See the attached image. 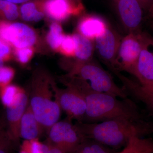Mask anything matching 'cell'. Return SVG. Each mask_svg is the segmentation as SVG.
<instances>
[{
  "mask_svg": "<svg viewBox=\"0 0 153 153\" xmlns=\"http://www.w3.org/2000/svg\"><path fill=\"white\" fill-rule=\"evenodd\" d=\"M63 81L67 87L76 91L85 100L86 111L83 122L98 123L118 117L143 119L137 107L129 99L120 98L96 91L77 76L68 74Z\"/></svg>",
  "mask_w": 153,
  "mask_h": 153,
  "instance_id": "cell-1",
  "label": "cell"
},
{
  "mask_svg": "<svg viewBox=\"0 0 153 153\" xmlns=\"http://www.w3.org/2000/svg\"><path fill=\"white\" fill-rule=\"evenodd\" d=\"M75 125L84 138L106 146H125L133 137L153 132V123L144 119L118 117L98 123L76 122Z\"/></svg>",
  "mask_w": 153,
  "mask_h": 153,
  "instance_id": "cell-2",
  "label": "cell"
},
{
  "mask_svg": "<svg viewBox=\"0 0 153 153\" xmlns=\"http://www.w3.org/2000/svg\"><path fill=\"white\" fill-rule=\"evenodd\" d=\"M51 79L47 74H36L33 79L29 104L37 120L47 131L59 120L61 109L54 97L50 87Z\"/></svg>",
  "mask_w": 153,
  "mask_h": 153,
  "instance_id": "cell-3",
  "label": "cell"
},
{
  "mask_svg": "<svg viewBox=\"0 0 153 153\" xmlns=\"http://www.w3.org/2000/svg\"><path fill=\"white\" fill-rule=\"evenodd\" d=\"M69 75L83 79L96 91L110 94L120 98H127L124 89L119 87L111 75L95 62L77 61L70 69Z\"/></svg>",
  "mask_w": 153,
  "mask_h": 153,
  "instance_id": "cell-4",
  "label": "cell"
},
{
  "mask_svg": "<svg viewBox=\"0 0 153 153\" xmlns=\"http://www.w3.org/2000/svg\"><path fill=\"white\" fill-rule=\"evenodd\" d=\"M47 142L60 148L66 153H74L84 138L71 120L58 121L47 131Z\"/></svg>",
  "mask_w": 153,
  "mask_h": 153,
  "instance_id": "cell-5",
  "label": "cell"
},
{
  "mask_svg": "<svg viewBox=\"0 0 153 153\" xmlns=\"http://www.w3.org/2000/svg\"><path fill=\"white\" fill-rule=\"evenodd\" d=\"M142 49V33H129L122 38L112 72L125 71L132 74Z\"/></svg>",
  "mask_w": 153,
  "mask_h": 153,
  "instance_id": "cell-6",
  "label": "cell"
},
{
  "mask_svg": "<svg viewBox=\"0 0 153 153\" xmlns=\"http://www.w3.org/2000/svg\"><path fill=\"white\" fill-rule=\"evenodd\" d=\"M52 86L55 101L61 110L66 113L67 118L83 122L86 114V105L82 97L71 88L60 89L52 83Z\"/></svg>",
  "mask_w": 153,
  "mask_h": 153,
  "instance_id": "cell-7",
  "label": "cell"
},
{
  "mask_svg": "<svg viewBox=\"0 0 153 153\" xmlns=\"http://www.w3.org/2000/svg\"><path fill=\"white\" fill-rule=\"evenodd\" d=\"M0 39L19 49L32 47L36 43V36L27 25L0 21Z\"/></svg>",
  "mask_w": 153,
  "mask_h": 153,
  "instance_id": "cell-8",
  "label": "cell"
},
{
  "mask_svg": "<svg viewBox=\"0 0 153 153\" xmlns=\"http://www.w3.org/2000/svg\"><path fill=\"white\" fill-rule=\"evenodd\" d=\"M132 75L143 86L153 88V38L142 33V49Z\"/></svg>",
  "mask_w": 153,
  "mask_h": 153,
  "instance_id": "cell-9",
  "label": "cell"
},
{
  "mask_svg": "<svg viewBox=\"0 0 153 153\" xmlns=\"http://www.w3.org/2000/svg\"><path fill=\"white\" fill-rule=\"evenodd\" d=\"M94 40L99 55L112 71L121 38L115 30L107 27L104 33Z\"/></svg>",
  "mask_w": 153,
  "mask_h": 153,
  "instance_id": "cell-10",
  "label": "cell"
},
{
  "mask_svg": "<svg viewBox=\"0 0 153 153\" xmlns=\"http://www.w3.org/2000/svg\"><path fill=\"white\" fill-rule=\"evenodd\" d=\"M115 2L121 20L129 33L140 32L143 10L137 1L117 0Z\"/></svg>",
  "mask_w": 153,
  "mask_h": 153,
  "instance_id": "cell-11",
  "label": "cell"
},
{
  "mask_svg": "<svg viewBox=\"0 0 153 153\" xmlns=\"http://www.w3.org/2000/svg\"><path fill=\"white\" fill-rule=\"evenodd\" d=\"M29 102V95L23 89L15 101L6 108V117L9 134L17 142L20 139L19 128L23 114Z\"/></svg>",
  "mask_w": 153,
  "mask_h": 153,
  "instance_id": "cell-12",
  "label": "cell"
},
{
  "mask_svg": "<svg viewBox=\"0 0 153 153\" xmlns=\"http://www.w3.org/2000/svg\"><path fill=\"white\" fill-rule=\"evenodd\" d=\"M120 79L123 85V88L128 94L144 103L153 111V88L143 86L125 76L119 71L114 72Z\"/></svg>",
  "mask_w": 153,
  "mask_h": 153,
  "instance_id": "cell-13",
  "label": "cell"
},
{
  "mask_svg": "<svg viewBox=\"0 0 153 153\" xmlns=\"http://www.w3.org/2000/svg\"><path fill=\"white\" fill-rule=\"evenodd\" d=\"M44 128L37 120L30 104L23 114L20 125L19 136L24 140L39 139Z\"/></svg>",
  "mask_w": 153,
  "mask_h": 153,
  "instance_id": "cell-14",
  "label": "cell"
},
{
  "mask_svg": "<svg viewBox=\"0 0 153 153\" xmlns=\"http://www.w3.org/2000/svg\"><path fill=\"white\" fill-rule=\"evenodd\" d=\"M78 9L74 8L68 0H47L44 5L45 13L50 19L61 22L68 19Z\"/></svg>",
  "mask_w": 153,
  "mask_h": 153,
  "instance_id": "cell-15",
  "label": "cell"
},
{
  "mask_svg": "<svg viewBox=\"0 0 153 153\" xmlns=\"http://www.w3.org/2000/svg\"><path fill=\"white\" fill-rule=\"evenodd\" d=\"M108 26L104 21L99 17L88 16L79 22L78 30L79 34L92 40L104 33Z\"/></svg>",
  "mask_w": 153,
  "mask_h": 153,
  "instance_id": "cell-16",
  "label": "cell"
},
{
  "mask_svg": "<svg viewBox=\"0 0 153 153\" xmlns=\"http://www.w3.org/2000/svg\"><path fill=\"white\" fill-rule=\"evenodd\" d=\"M75 43V57L79 62L91 61L94 51V44L92 40L85 38L79 33L73 35Z\"/></svg>",
  "mask_w": 153,
  "mask_h": 153,
  "instance_id": "cell-17",
  "label": "cell"
},
{
  "mask_svg": "<svg viewBox=\"0 0 153 153\" xmlns=\"http://www.w3.org/2000/svg\"><path fill=\"white\" fill-rule=\"evenodd\" d=\"M74 153H113L108 147L90 139L84 138Z\"/></svg>",
  "mask_w": 153,
  "mask_h": 153,
  "instance_id": "cell-18",
  "label": "cell"
},
{
  "mask_svg": "<svg viewBox=\"0 0 153 153\" xmlns=\"http://www.w3.org/2000/svg\"><path fill=\"white\" fill-rule=\"evenodd\" d=\"M22 19L27 22H38L44 18L43 12L38 11L34 3H25L20 9Z\"/></svg>",
  "mask_w": 153,
  "mask_h": 153,
  "instance_id": "cell-19",
  "label": "cell"
},
{
  "mask_svg": "<svg viewBox=\"0 0 153 153\" xmlns=\"http://www.w3.org/2000/svg\"><path fill=\"white\" fill-rule=\"evenodd\" d=\"M63 30L61 26L57 23H52L47 34V41L52 49L59 50L63 36Z\"/></svg>",
  "mask_w": 153,
  "mask_h": 153,
  "instance_id": "cell-20",
  "label": "cell"
},
{
  "mask_svg": "<svg viewBox=\"0 0 153 153\" xmlns=\"http://www.w3.org/2000/svg\"><path fill=\"white\" fill-rule=\"evenodd\" d=\"M23 90V88L11 84L0 88V99L3 105L5 107L10 105Z\"/></svg>",
  "mask_w": 153,
  "mask_h": 153,
  "instance_id": "cell-21",
  "label": "cell"
},
{
  "mask_svg": "<svg viewBox=\"0 0 153 153\" xmlns=\"http://www.w3.org/2000/svg\"><path fill=\"white\" fill-rule=\"evenodd\" d=\"M19 11L16 4L5 0H0V15L7 20L14 21L19 16Z\"/></svg>",
  "mask_w": 153,
  "mask_h": 153,
  "instance_id": "cell-22",
  "label": "cell"
},
{
  "mask_svg": "<svg viewBox=\"0 0 153 153\" xmlns=\"http://www.w3.org/2000/svg\"><path fill=\"white\" fill-rule=\"evenodd\" d=\"M59 50L63 55L68 57L75 56L76 43L73 35H65L63 36Z\"/></svg>",
  "mask_w": 153,
  "mask_h": 153,
  "instance_id": "cell-23",
  "label": "cell"
},
{
  "mask_svg": "<svg viewBox=\"0 0 153 153\" xmlns=\"http://www.w3.org/2000/svg\"><path fill=\"white\" fill-rule=\"evenodd\" d=\"M14 143L7 130L0 126V153H10Z\"/></svg>",
  "mask_w": 153,
  "mask_h": 153,
  "instance_id": "cell-24",
  "label": "cell"
},
{
  "mask_svg": "<svg viewBox=\"0 0 153 153\" xmlns=\"http://www.w3.org/2000/svg\"><path fill=\"white\" fill-rule=\"evenodd\" d=\"M20 153H43V143L40 142L39 139L24 140Z\"/></svg>",
  "mask_w": 153,
  "mask_h": 153,
  "instance_id": "cell-25",
  "label": "cell"
},
{
  "mask_svg": "<svg viewBox=\"0 0 153 153\" xmlns=\"http://www.w3.org/2000/svg\"><path fill=\"white\" fill-rule=\"evenodd\" d=\"M15 75V71L8 66L0 67V88L10 85Z\"/></svg>",
  "mask_w": 153,
  "mask_h": 153,
  "instance_id": "cell-26",
  "label": "cell"
},
{
  "mask_svg": "<svg viewBox=\"0 0 153 153\" xmlns=\"http://www.w3.org/2000/svg\"><path fill=\"white\" fill-rule=\"evenodd\" d=\"M34 50L31 47L16 49V57L22 64H26L30 61L33 57Z\"/></svg>",
  "mask_w": 153,
  "mask_h": 153,
  "instance_id": "cell-27",
  "label": "cell"
},
{
  "mask_svg": "<svg viewBox=\"0 0 153 153\" xmlns=\"http://www.w3.org/2000/svg\"><path fill=\"white\" fill-rule=\"evenodd\" d=\"M11 54V49L9 44L0 39V58L4 60L8 59Z\"/></svg>",
  "mask_w": 153,
  "mask_h": 153,
  "instance_id": "cell-28",
  "label": "cell"
},
{
  "mask_svg": "<svg viewBox=\"0 0 153 153\" xmlns=\"http://www.w3.org/2000/svg\"><path fill=\"white\" fill-rule=\"evenodd\" d=\"M43 153H66L60 148L49 143H43Z\"/></svg>",
  "mask_w": 153,
  "mask_h": 153,
  "instance_id": "cell-29",
  "label": "cell"
},
{
  "mask_svg": "<svg viewBox=\"0 0 153 153\" xmlns=\"http://www.w3.org/2000/svg\"><path fill=\"white\" fill-rule=\"evenodd\" d=\"M143 10L148 13L153 5V0H137Z\"/></svg>",
  "mask_w": 153,
  "mask_h": 153,
  "instance_id": "cell-30",
  "label": "cell"
},
{
  "mask_svg": "<svg viewBox=\"0 0 153 153\" xmlns=\"http://www.w3.org/2000/svg\"><path fill=\"white\" fill-rule=\"evenodd\" d=\"M5 1L10 2L14 3L15 4H17L25 3L27 2L29 0H5Z\"/></svg>",
  "mask_w": 153,
  "mask_h": 153,
  "instance_id": "cell-31",
  "label": "cell"
},
{
  "mask_svg": "<svg viewBox=\"0 0 153 153\" xmlns=\"http://www.w3.org/2000/svg\"><path fill=\"white\" fill-rule=\"evenodd\" d=\"M148 14L149 17V19L151 20V22H152V25L153 26V5L151 9H150L149 10L148 12Z\"/></svg>",
  "mask_w": 153,
  "mask_h": 153,
  "instance_id": "cell-32",
  "label": "cell"
},
{
  "mask_svg": "<svg viewBox=\"0 0 153 153\" xmlns=\"http://www.w3.org/2000/svg\"><path fill=\"white\" fill-rule=\"evenodd\" d=\"M4 60L0 58V67L3 66Z\"/></svg>",
  "mask_w": 153,
  "mask_h": 153,
  "instance_id": "cell-33",
  "label": "cell"
},
{
  "mask_svg": "<svg viewBox=\"0 0 153 153\" xmlns=\"http://www.w3.org/2000/svg\"><path fill=\"white\" fill-rule=\"evenodd\" d=\"M118 153H127L126 152H123V151H121V152H119Z\"/></svg>",
  "mask_w": 153,
  "mask_h": 153,
  "instance_id": "cell-34",
  "label": "cell"
},
{
  "mask_svg": "<svg viewBox=\"0 0 153 153\" xmlns=\"http://www.w3.org/2000/svg\"><path fill=\"white\" fill-rule=\"evenodd\" d=\"M114 1H117V0H114Z\"/></svg>",
  "mask_w": 153,
  "mask_h": 153,
  "instance_id": "cell-35",
  "label": "cell"
}]
</instances>
